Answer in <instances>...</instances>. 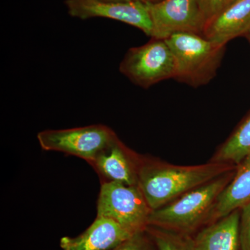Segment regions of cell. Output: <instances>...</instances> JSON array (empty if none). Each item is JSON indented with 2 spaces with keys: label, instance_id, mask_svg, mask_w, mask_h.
I'll return each mask as SVG.
<instances>
[{
  "label": "cell",
  "instance_id": "9c48e42d",
  "mask_svg": "<svg viewBox=\"0 0 250 250\" xmlns=\"http://www.w3.org/2000/svg\"><path fill=\"white\" fill-rule=\"evenodd\" d=\"M139 161L140 156L117 137L90 164L104 179L103 182L138 186Z\"/></svg>",
  "mask_w": 250,
  "mask_h": 250
},
{
  "label": "cell",
  "instance_id": "ba28073f",
  "mask_svg": "<svg viewBox=\"0 0 250 250\" xmlns=\"http://www.w3.org/2000/svg\"><path fill=\"white\" fill-rule=\"evenodd\" d=\"M68 14L82 20L104 18L138 28L147 36L152 35V24L147 4L140 1L65 0Z\"/></svg>",
  "mask_w": 250,
  "mask_h": 250
},
{
  "label": "cell",
  "instance_id": "30bf717a",
  "mask_svg": "<svg viewBox=\"0 0 250 250\" xmlns=\"http://www.w3.org/2000/svg\"><path fill=\"white\" fill-rule=\"evenodd\" d=\"M250 31V0H235L207 20L202 36L219 45H225Z\"/></svg>",
  "mask_w": 250,
  "mask_h": 250
},
{
  "label": "cell",
  "instance_id": "d6986e66",
  "mask_svg": "<svg viewBox=\"0 0 250 250\" xmlns=\"http://www.w3.org/2000/svg\"><path fill=\"white\" fill-rule=\"evenodd\" d=\"M137 1H142L146 4H154V3L159 2V1H162V0H137Z\"/></svg>",
  "mask_w": 250,
  "mask_h": 250
},
{
  "label": "cell",
  "instance_id": "9a60e30c",
  "mask_svg": "<svg viewBox=\"0 0 250 250\" xmlns=\"http://www.w3.org/2000/svg\"><path fill=\"white\" fill-rule=\"evenodd\" d=\"M146 230L156 250H195L193 236L151 225Z\"/></svg>",
  "mask_w": 250,
  "mask_h": 250
},
{
  "label": "cell",
  "instance_id": "4fadbf2b",
  "mask_svg": "<svg viewBox=\"0 0 250 250\" xmlns=\"http://www.w3.org/2000/svg\"><path fill=\"white\" fill-rule=\"evenodd\" d=\"M250 201V154L237 165L234 175L218 197L212 223L241 209Z\"/></svg>",
  "mask_w": 250,
  "mask_h": 250
},
{
  "label": "cell",
  "instance_id": "ac0fdd59",
  "mask_svg": "<svg viewBox=\"0 0 250 250\" xmlns=\"http://www.w3.org/2000/svg\"><path fill=\"white\" fill-rule=\"evenodd\" d=\"M234 1L235 0H199V2L204 16L207 21Z\"/></svg>",
  "mask_w": 250,
  "mask_h": 250
},
{
  "label": "cell",
  "instance_id": "44dd1931",
  "mask_svg": "<svg viewBox=\"0 0 250 250\" xmlns=\"http://www.w3.org/2000/svg\"><path fill=\"white\" fill-rule=\"evenodd\" d=\"M246 36L247 38H248V40H249L250 42V31L248 33V34H246Z\"/></svg>",
  "mask_w": 250,
  "mask_h": 250
},
{
  "label": "cell",
  "instance_id": "e0dca14e",
  "mask_svg": "<svg viewBox=\"0 0 250 250\" xmlns=\"http://www.w3.org/2000/svg\"><path fill=\"white\" fill-rule=\"evenodd\" d=\"M239 233L241 250H250V201L240 209Z\"/></svg>",
  "mask_w": 250,
  "mask_h": 250
},
{
  "label": "cell",
  "instance_id": "7c38bea8",
  "mask_svg": "<svg viewBox=\"0 0 250 250\" xmlns=\"http://www.w3.org/2000/svg\"><path fill=\"white\" fill-rule=\"evenodd\" d=\"M240 209L209 224L193 236L195 250H241Z\"/></svg>",
  "mask_w": 250,
  "mask_h": 250
},
{
  "label": "cell",
  "instance_id": "277c9868",
  "mask_svg": "<svg viewBox=\"0 0 250 250\" xmlns=\"http://www.w3.org/2000/svg\"><path fill=\"white\" fill-rule=\"evenodd\" d=\"M152 209L138 186L103 182L97 206V216L114 220L132 233L145 231Z\"/></svg>",
  "mask_w": 250,
  "mask_h": 250
},
{
  "label": "cell",
  "instance_id": "5bb4252c",
  "mask_svg": "<svg viewBox=\"0 0 250 250\" xmlns=\"http://www.w3.org/2000/svg\"><path fill=\"white\" fill-rule=\"evenodd\" d=\"M250 154V114L220 146L210 161L238 165Z\"/></svg>",
  "mask_w": 250,
  "mask_h": 250
},
{
  "label": "cell",
  "instance_id": "5b68a950",
  "mask_svg": "<svg viewBox=\"0 0 250 250\" xmlns=\"http://www.w3.org/2000/svg\"><path fill=\"white\" fill-rule=\"evenodd\" d=\"M119 69L135 84L149 88L162 81L174 78L176 61L166 40L152 38L145 45L129 49Z\"/></svg>",
  "mask_w": 250,
  "mask_h": 250
},
{
  "label": "cell",
  "instance_id": "8992f818",
  "mask_svg": "<svg viewBox=\"0 0 250 250\" xmlns=\"http://www.w3.org/2000/svg\"><path fill=\"white\" fill-rule=\"evenodd\" d=\"M117 137L111 128L104 125L45 130L37 136L39 144L44 150L77 156L90 164Z\"/></svg>",
  "mask_w": 250,
  "mask_h": 250
},
{
  "label": "cell",
  "instance_id": "3957f363",
  "mask_svg": "<svg viewBox=\"0 0 250 250\" xmlns=\"http://www.w3.org/2000/svg\"><path fill=\"white\" fill-rule=\"evenodd\" d=\"M165 40L175 58L174 80L196 88L214 78L226 46L194 33H178Z\"/></svg>",
  "mask_w": 250,
  "mask_h": 250
},
{
  "label": "cell",
  "instance_id": "2e32d148",
  "mask_svg": "<svg viewBox=\"0 0 250 250\" xmlns=\"http://www.w3.org/2000/svg\"><path fill=\"white\" fill-rule=\"evenodd\" d=\"M111 250H156L155 245L146 230L134 233Z\"/></svg>",
  "mask_w": 250,
  "mask_h": 250
},
{
  "label": "cell",
  "instance_id": "8fae6325",
  "mask_svg": "<svg viewBox=\"0 0 250 250\" xmlns=\"http://www.w3.org/2000/svg\"><path fill=\"white\" fill-rule=\"evenodd\" d=\"M133 234L114 220L97 216L79 236L62 237L60 247L62 250H111Z\"/></svg>",
  "mask_w": 250,
  "mask_h": 250
},
{
  "label": "cell",
  "instance_id": "52a82bcc",
  "mask_svg": "<svg viewBox=\"0 0 250 250\" xmlns=\"http://www.w3.org/2000/svg\"><path fill=\"white\" fill-rule=\"evenodd\" d=\"M147 6L152 24V38L165 40L178 33L202 35L207 20L199 0H162Z\"/></svg>",
  "mask_w": 250,
  "mask_h": 250
},
{
  "label": "cell",
  "instance_id": "7a4b0ae2",
  "mask_svg": "<svg viewBox=\"0 0 250 250\" xmlns=\"http://www.w3.org/2000/svg\"><path fill=\"white\" fill-rule=\"evenodd\" d=\"M236 169L187 192L168 205L152 210L148 225L193 236L212 223L218 197L231 182Z\"/></svg>",
  "mask_w": 250,
  "mask_h": 250
},
{
  "label": "cell",
  "instance_id": "6da1fadb",
  "mask_svg": "<svg viewBox=\"0 0 250 250\" xmlns=\"http://www.w3.org/2000/svg\"><path fill=\"white\" fill-rule=\"evenodd\" d=\"M236 167L213 161L200 165L177 166L140 156L138 187L154 210Z\"/></svg>",
  "mask_w": 250,
  "mask_h": 250
},
{
  "label": "cell",
  "instance_id": "ffe728a7",
  "mask_svg": "<svg viewBox=\"0 0 250 250\" xmlns=\"http://www.w3.org/2000/svg\"><path fill=\"white\" fill-rule=\"evenodd\" d=\"M108 1H137V0H108Z\"/></svg>",
  "mask_w": 250,
  "mask_h": 250
}]
</instances>
